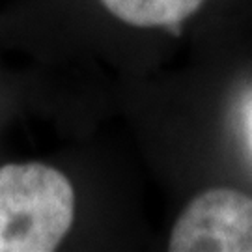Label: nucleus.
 I'll list each match as a JSON object with an SVG mask.
<instances>
[{"label": "nucleus", "instance_id": "obj_2", "mask_svg": "<svg viewBox=\"0 0 252 252\" xmlns=\"http://www.w3.org/2000/svg\"><path fill=\"white\" fill-rule=\"evenodd\" d=\"M170 252H252V196L230 187L207 189L181 211Z\"/></svg>", "mask_w": 252, "mask_h": 252}, {"label": "nucleus", "instance_id": "obj_1", "mask_svg": "<svg viewBox=\"0 0 252 252\" xmlns=\"http://www.w3.org/2000/svg\"><path fill=\"white\" fill-rule=\"evenodd\" d=\"M75 189L43 162L0 166V252H51L75 220Z\"/></svg>", "mask_w": 252, "mask_h": 252}, {"label": "nucleus", "instance_id": "obj_3", "mask_svg": "<svg viewBox=\"0 0 252 252\" xmlns=\"http://www.w3.org/2000/svg\"><path fill=\"white\" fill-rule=\"evenodd\" d=\"M118 21L138 28L178 27L206 0H99Z\"/></svg>", "mask_w": 252, "mask_h": 252}]
</instances>
